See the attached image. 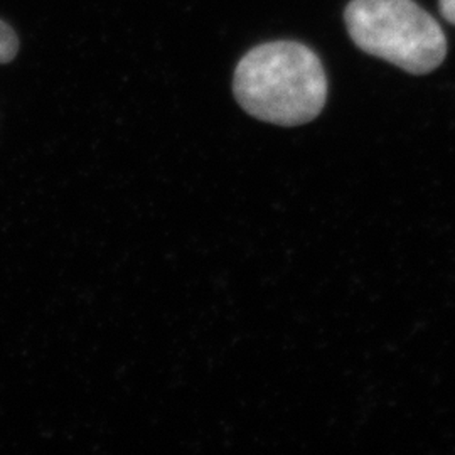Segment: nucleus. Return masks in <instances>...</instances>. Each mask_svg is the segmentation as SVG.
<instances>
[{
    "mask_svg": "<svg viewBox=\"0 0 455 455\" xmlns=\"http://www.w3.org/2000/svg\"><path fill=\"white\" fill-rule=\"evenodd\" d=\"M440 14L455 26V0H439Z\"/></svg>",
    "mask_w": 455,
    "mask_h": 455,
    "instance_id": "obj_4",
    "label": "nucleus"
},
{
    "mask_svg": "<svg viewBox=\"0 0 455 455\" xmlns=\"http://www.w3.org/2000/svg\"><path fill=\"white\" fill-rule=\"evenodd\" d=\"M17 51H19V39L14 29L0 20V65L11 63L16 58Z\"/></svg>",
    "mask_w": 455,
    "mask_h": 455,
    "instance_id": "obj_3",
    "label": "nucleus"
},
{
    "mask_svg": "<svg viewBox=\"0 0 455 455\" xmlns=\"http://www.w3.org/2000/svg\"><path fill=\"white\" fill-rule=\"evenodd\" d=\"M344 20L361 51L411 75L432 73L447 56L439 22L413 0H351Z\"/></svg>",
    "mask_w": 455,
    "mask_h": 455,
    "instance_id": "obj_2",
    "label": "nucleus"
},
{
    "mask_svg": "<svg viewBox=\"0 0 455 455\" xmlns=\"http://www.w3.org/2000/svg\"><path fill=\"white\" fill-rule=\"evenodd\" d=\"M233 93L246 114L282 127L317 118L327 100L319 56L297 41L265 43L248 51L235 69Z\"/></svg>",
    "mask_w": 455,
    "mask_h": 455,
    "instance_id": "obj_1",
    "label": "nucleus"
}]
</instances>
